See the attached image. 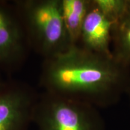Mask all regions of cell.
<instances>
[{"mask_svg": "<svg viewBox=\"0 0 130 130\" xmlns=\"http://www.w3.org/2000/svg\"><path fill=\"white\" fill-rule=\"evenodd\" d=\"M125 95L128 96V99H129V104H130V82H129V84H128L127 89H126V92Z\"/></svg>", "mask_w": 130, "mask_h": 130, "instance_id": "8fae6325", "label": "cell"}, {"mask_svg": "<svg viewBox=\"0 0 130 130\" xmlns=\"http://www.w3.org/2000/svg\"><path fill=\"white\" fill-rule=\"evenodd\" d=\"M38 96L29 84L10 79L0 91V130H28Z\"/></svg>", "mask_w": 130, "mask_h": 130, "instance_id": "5b68a950", "label": "cell"}, {"mask_svg": "<svg viewBox=\"0 0 130 130\" xmlns=\"http://www.w3.org/2000/svg\"><path fill=\"white\" fill-rule=\"evenodd\" d=\"M130 68L113 56L73 46L43 60L40 85L44 92L78 101L97 108L115 105L125 95Z\"/></svg>", "mask_w": 130, "mask_h": 130, "instance_id": "6da1fadb", "label": "cell"}, {"mask_svg": "<svg viewBox=\"0 0 130 130\" xmlns=\"http://www.w3.org/2000/svg\"><path fill=\"white\" fill-rule=\"evenodd\" d=\"M10 80L9 78L6 79L4 77V74L0 71V91L5 87Z\"/></svg>", "mask_w": 130, "mask_h": 130, "instance_id": "30bf717a", "label": "cell"}, {"mask_svg": "<svg viewBox=\"0 0 130 130\" xmlns=\"http://www.w3.org/2000/svg\"><path fill=\"white\" fill-rule=\"evenodd\" d=\"M96 6L115 23L127 7L129 0H93Z\"/></svg>", "mask_w": 130, "mask_h": 130, "instance_id": "9c48e42d", "label": "cell"}, {"mask_svg": "<svg viewBox=\"0 0 130 130\" xmlns=\"http://www.w3.org/2000/svg\"><path fill=\"white\" fill-rule=\"evenodd\" d=\"M90 1L91 0H60L63 19L73 46L78 44Z\"/></svg>", "mask_w": 130, "mask_h": 130, "instance_id": "ba28073f", "label": "cell"}, {"mask_svg": "<svg viewBox=\"0 0 130 130\" xmlns=\"http://www.w3.org/2000/svg\"><path fill=\"white\" fill-rule=\"evenodd\" d=\"M30 45L43 58L61 54L73 45L61 14L60 0H12Z\"/></svg>", "mask_w": 130, "mask_h": 130, "instance_id": "7a4b0ae2", "label": "cell"}, {"mask_svg": "<svg viewBox=\"0 0 130 130\" xmlns=\"http://www.w3.org/2000/svg\"><path fill=\"white\" fill-rule=\"evenodd\" d=\"M31 48L12 0H0V71L7 75L23 66Z\"/></svg>", "mask_w": 130, "mask_h": 130, "instance_id": "277c9868", "label": "cell"}, {"mask_svg": "<svg viewBox=\"0 0 130 130\" xmlns=\"http://www.w3.org/2000/svg\"><path fill=\"white\" fill-rule=\"evenodd\" d=\"M113 25V21L98 9L93 0H91L76 46L99 54L113 56L111 40Z\"/></svg>", "mask_w": 130, "mask_h": 130, "instance_id": "8992f818", "label": "cell"}, {"mask_svg": "<svg viewBox=\"0 0 130 130\" xmlns=\"http://www.w3.org/2000/svg\"><path fill=\"white\" fill-rule=\"evenodd\" d=\"M32 123L39 130H105L98 108L44 91L39 93Z\"/></svg>", "mask_w": 130, "mask_h": 130, "instance_id": "3957f363", "label": "cell"}, {"mask_svg": "<svg viewBox=\"0 0 130 130\" xmlns=\"http://www.w3.org/2000/svg\"><path fill=\"white\" fill-rule=\"evenodd\" d=\"M111 53L117 61L130 68V0L125 12L114 23Z\"/></svg>", "mask_w": 130, "mask_h": 130, "instance_id": "52a82bcc", "label": "cell"}]
</instances>
